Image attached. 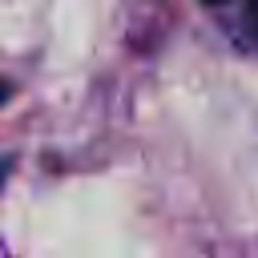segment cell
I'll list each match as a JSON object with an SVG mask.
<instances>
[{"mask_svg": "<svg viewBox=\"0 0 258 258\" xmlns=\"http://www.w3.org/2000/svg\"><path fill=\"white\" fill-rule=\"evenodd\" d=\"M0 101H8V85L4 81H0Z\"/></svg>", "mask_w": 258, "mask_h": 258, "instance_id": "cell-2", "label": "cell"}, {"mask_svg": "<svg viewBox=\"0 0 258 258\" xmlns=\"http://www.w3.org/2000/svg\"><path fill=\"white\" fill-rule=\"evenodd\" d=\"M246 8H250V24H254V32H258V0H246Z\"/></svg>", "mask_w": 258, "mask_h": 258, "instance_id": "cell-1", "label": "cell"}, {"mask_svg": "<svg viewBox=\"0 0 258 258\" xmlns=\"http://www.w3.org/2000/svg\"><path fill=\"white\" fill-rule=\"evenodd\" d=\"M210 4H222V0H210Z\"/></svg>", "mask_w": 258, "mask_h": 258, "instance_id": "cell-3", "label": "cell"}]
</instances>
